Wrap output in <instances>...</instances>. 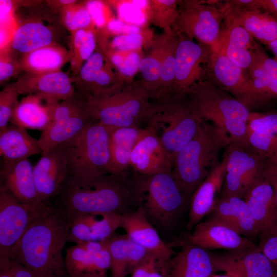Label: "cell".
I'll list each match as a JSON object with an SVG mask.
<instances>
[{"instance_id": "6da1fadb", "label": "cell", "mask_w": 277, "mask_h": 277, "mask_svg": "<svg viewBox=\"0 0 277 277\" xmlns=\"http://www.w3.org/2000/svg\"><path fill=\"white\" fill-rule=\"evenodd\" d=\"M126 172L93 177H74L68 175L55 198L54 205L67 219L82 214L131 212L137 197Z\"/></svg>"}, {"instance_id": "7a4b0ae2", "label": "cell", "mask_w": 277, "mask_h": 277, "mask_svg": "<svg viewBox=\"0 0 277 277\" xmlns=\"http://www.w3.org/2000/svg\"><path fill=\"white\" fill-rule=\"evenodd\" d=\"M67 220L54 204L30 224L10 255L36 277H68L63 251L67 241Z\"/></svg>"}, {"instance_id": "3957f363", "label": "cell", "mask_w": 277, "mask_h": 277, "mask_svg": "<svg viewBox=\"0 0 277 277\" xmlns=\"http://www.w3.org/2000/svg\"><path fill=\"white\" fill-rule=\"evenodd\" d=\"M185 98L199 121L212 123L225 131L231 142L250 146L247 135L250 111L230 93L206 78L190 87Z\"/></svg>"}, {"instance_id": "277c9868", "label": "cell", "mask_w": 277, "mask_h": 277, "mask_svg": "<svg viewBox=\"0 0 277 277\" xmlns=\"http://www.w3.org/2000/svg\"><path fill=\"white\" fill-rule=\"evenodd\" d=\"M230 142L225 131L212 123L201 122L194 136L176 154L172 173L190 199L210 172L220 163V153Z\"/></svg>"}, {"instance_id": "5b68a950", "label": "cell", "mask_w": 277, "mask_h": 277, "mask_svg": "<svg viewBox=\"0 0 277 277\" xmlns=\"http://www.w3.org/2000/svg\"><path fill=\"white\" fill-rule=\"evenodd\" d=\"M85 98L88 103L93 121L102 124L109 130L147 124L154 111L151 94L139 81L125 84L110 94Z\"/></svg>"}, {"instance_id": "8992f818", "label": "cell", "mask_w": 277, "mask_h": 277, "mask_svg": "<svg viewBox=\"0 0 277 277\" xmlns=\"http://www.w3.org/2000/svg\"><path fill=\"white\" fill-rule=\"evenodd\" d=\"M109 133L106 127L93 121L59 145L66 156L69 175L85 177L110 173Z\"/></svg>"}, {"instance_id": "52a82bcc", "label": "cell", "mask_w": 277, "mask_h": 277, "mask_svg": "<svg viewBox=\"0 0 277 277\" xmlns=\"http://www.w3.org/2000/svg\"><path fill=\"white\" fill-rule=\"evenodd\" d=\"M131 181L140 203L144 202L142 206L147 215L162 225L171 224L190 201L178 185L172 171L151 175L135 172Z\"/></svg>"}, {"instance_id": "ba28073f", "label": "cell", "mask_w": 277, "mask_h": 277, "mask_svg": "<svg viewBox=\"0 0 277 277\" xmlns=\"http://www.w3.org/2000/svg\"><path fill=\"white\" fill-rule=\"evenodd\" d=\"M152 101L154 111L147 125L161 134L165 149L174 159L194 136L201 122L189 109L185 95Z\"/></svg>"}, {"instance_id": "9c48e42d", "label": "cell", "mask_w": 277, "mask_h": 277, "mask_svg": "<svg viewBox=\"0 0 277 277\" xmlns=\"http://www.w3.org/2000/svg\"><path fill=\"white\" fill-rule=\"evenodd\" d=\"M47 4V3H46ZM23 13L16 10L17 25L9 50L21 56L38 48L58 43L63 27L60 16L46 5H28Z\"/></svg>"}, {"instance_id": "30bf717a", "label": "cell", "mask_w": 277, "mask_h": 277, "mask_svg": "<svg viewBox=\"0 0 277 277\" xmlns=\"http://www.w3.org/2000/svg\"><path fill=\"white\" fill-rule=\"evenodd\" d=\"M224 18L220 1H179L178 16L172 29L175 34L196 38L215 50Z\"/></svg>"}, {"instance_id": "8fae6325", "label": "cell", "mask_w": 277, "mask_h": 277, "mask_svg": "<svg viewBox=\"0 0 277 277\" xmlns=\"http://www.w3.org/2000/svg\"><path fill=\"white\" fill-rule=\"evenodd\" d=\"M227 157L226 173L221 195L244 199L249 190L264 179L265 159L251 147L230 142L224 150Z\"/></svg>"}, {"instance_id": "7c38bea8", "label": "cell", "mask_w": 277, "mask_h": 277, "mask_svg": "<svg viewBox=\"0 0 277 277\" xmlns=\"http://www.w3.org/2000/svg\"><path fill=\"white\" fill-rule=\"evenodd\" d=\"M93 121L88 103L75 92L57 105L52 123L38 138L43 154L69 141Z\"/></svg>"}, {"instance_id": "4fadbf2b", "label": "cell", "mask_w": 277, "mask_h": 277, "mask_svg": "<svg viewBox=\"0 0 277 277\" xmlns=\"http://www.w3.org/2000/svg\"><path fill=\"white\" fill-rule=\"evenodd\" d=\"M48 205H34L22 202L0 188V263L10 261L15 244Z\"/></svg>"}, {"instance_id": "5bb4252c", "label": "cell", "mask_w": 277, "mask_h": 277, "mask_svg": "<svg viewBox=\"0 0 277 277\" xmlns=\"http://www.w3.org/2000/svg\"><path fill=\"white\" fill-rule=\"evenodd\" d=\"M178 35L172 95H184L190 87L207 78V65L213 51L208 45Z\"/></svg>"}, {"instance_id": "9a60e30c", "label": "cell", "mask_w": 277, "mask_h": 277, "mask_svg": "<svg viewBox=\"0 0 277 277\" xmlns=\"http://www.w3.org/2000/svg\"><path fill=\"white\" fill-rule=\"evenodd\" d=\"M71 78L75 91L84 97L109 94L125 84L105 51L98 46L83 64L78 73Z\"/></svg>"}, {"instance_id": "2e32d148", "label": "cell", "mask_w": 277, "mask_h": 277, "mask_svg": "<svg viewBox=\"0 0 277 277\" xmlns=\"http://www.w3.org/2000/svg\"><path fill=\"white\" fill-rule=\"evenodd\" d=\"M221 6L224 17L241 26L261 43L268 46L277 39V18L256 0L221 1Z\"/></svg>"}, {"instance_id": "e0dca14e", "label": "cell", "mask_w": 277, "mask_h": 277, "mask_svg": "<svg viewBox=\"0 0 277 277\" xmlns=\"http://www.w3.org/2000/svg\"><path fill=\"white\" fill-rule=\"evenodd\" d=\"M210 253L214 270L224 271L229 277H273L277 274L258 246Z\"/></svg>"}, {"instance_id": "ac0fdd59", "label": "cell", "mask_w": 277, "mask_h": 277, "mask_svg": "<svg viewBox=\"0 0 277 277\" xmlns=\"http://www.w3.org/2000/svg\"><path fill=\"white\" fill-rule=\"evenodd\" d=\"M65 263L69 277H107L110 257L106 241H90L67 248Z\"/></svg>"}, {"instance_id": "d6986e66", "label": "cell", "mask_w": 277, "mask_h": 277, "mask_svg": "<svg viewBox=\"0 0 277 277\" xmlns=\"http://www.w3.org/2000/svg\"><path fill=\"white\" fill-rule=\"evenodd\" d=\"M245 72L251 89L250 112L277 99V60L270 57L260 44L256 46L252 63Z\"/></svg>"}, {"instance_id": "ffe728a7", "label": "cell", "mask_w": 277, "mask_h": 277, "mask_svg": "<svg viewBox=\"0 0 277 277\" xmlns=\"http://www.w3.org/2000/svg\"><path fill=\"white\" fill-rule=\"evenodd\" d=\"M207 78L248 109L251 89L246 72L220 49L213 50L211 54L207 65Z\"/></svg>"}, {"instance_id": "44dd1931", "label": "cell", "mask_w": 277, "mask_h": 277, "mask_svg": "<svg viewBox=\"0 0 277 277\" xmlns=\"http://www.w3.org/2000/svg\"><path fill=\"white\" fill-rule=\"evenodd\" d=\"M120 227L133 242L156 256L162 267L175 254L172 245L161 239L142 205L134 211L121 214Z\"/></svg>"}, {"instance_id": "7402d4cb", "label": "cell", "mask_w": 277, "mask_h": 277, "mask_svg": "<svg viewBox=\"0 0 277 277\" xmlns=\"http://www.w3.org/2000/svg\"><path fill=\"white\" fill-rule=\"evenodd\" d=\"M33 174L39 201L46 204H50L69 175L66 156L60 146L42 154L33 167Z\"/></svg>"}, {"instance_id": "603a6c76", "label": "cell", "mask_w": 277, "mask_h": 277, "mask_svg": "<svg viewBox=\"0 0 277 277\" xmlns=\"http://www.w3.org/2000/svg\"><path fill=\"white\" fill-rule=\"evenodd\" d=\"M183 242L207 251L215 249L231 251L256 247L251 240L233 228L212 219L199 222Z\"/></svg>"}, {"instance_id": "cb8c5ba5", "label": "cell", "mask_w": 277, "mask_h": 277, "mask_svg": "<svg viewBox=\"0 0 277 277\" xmlns=\"http://www.w3.org/2000/svg\"><path fill=\"white\" fill-rule=\"evenodd\" d=\"M173 160L155 131L147 125L132 150L130 167L136 173L151 175L172 171Z\"/></svg>"}, {"instance_id": "d4e9b609", "label": "cell", "mask_w": 277, "mask_h": 277, "mask_svg": "<svg viewBox=\"0 0 277 277\" xmlns=\"http://www.w3.org/2000/svg\"><path fill=\"white\" fill-rule=\"evenodd\" d=\"M222 160L201 183L190 201L186 228L190 230L206 215L212 212L217 201L216 195L222 189L226 173L227 157L223 153Z\"/></svg>"}, {"instance_id": "484cf974", "label": "cell", "mask_w": 277, "mask_h": 277, "mask_svg": "<svg viewBox=\"0 0 277 277\" xmlns=\"http://www.w3.org/2000/svg\"><path fill=\"white\" fill-rule=\"evenodd\" d=\"M214 271L210 252L184 242L162 268L163 277H210Z\"/></svg>"}, {"instance_id": "4316f807", "label": "cell", "mask_w": 277, "mask_h": 277, "mask_svg": "<svg viewBox=\"0 0 277 277\" xmlns=\"http://www.w3.org/2000/svg\"><path fill=\"white\" fill-rule=\"evenodd\" d=\"M61 101L44 94L26 95L19 102L10 123L26 129L42 132L52 123L55 109Z\"/></svg>"}, {"instance_id": "83f0119b", "label": "cell", "mask_w": 277, "mask_h": 277, "mask_svg": "<svg viewBox=\"0 0 277 277\" xmlns=\"http://www.w3.org/2000/svg\"><path fill=\"white\" fill-rule=\"evenodd\" d=\"M33 167L28 159L3 162L0 169V188L22 202L34 205L43 204L38 199Z\"/></svg>"}, {"instance_id": "f1b7e54d", "label": "cell", "mask_w": 277, "mask_h": 277, "mask_svg": "<svg viewBox=\"0 0 277 277\" xmlns=\"http://www.w3.org/2000/svg\"><path fill=\"white\" fill-rule=\"evenodd\" d=\"M19 94H44L60 101L65 100L75 92L71 76L62 70L49 73L23 72L15 82Z\"/></svg>"}, {"instance_id": "f546056e", "label": "cell", "mask_w": 277, "mask_h": 277, "mask_svg": "<svg viewBox=\"0 0 277 277\" xmlns=\"http://www.w3.org/2000/svg\"><path fill=\"white\" fill-rule=\"evenodd\" d=\"M258 44L243 27L227 18H224L217 49H220L245 71L248 69L252 63L253 53Z\"/></svg>"}, {"instance_id": "4dcf8cb0", "label": "cell", "mask_w": 277, "mask_h": 277, "mask_svg": "<svg viewBox=\"0 0 277 277\" xmlns=\"http://www.w3.org/2000/svg\"><path fill=\"white\" fill-rule=\"evenodd\" d=\"M247 135L252 149L277 165V113L250 112Z\"/></svg>"}, {"instance_id": "1f68e13d", "label": "cell", "mask_w": 277, "mask_h": 277, "mask_svg": "<svg viewBox=\"0 0 277 277\" xmlns=\"http://www.w3.org/2000/svg\"><path fill=\"white\" fill-rule=\"evenodd\" d=\"M244 200L259 234L269 233L277 228V202L272 187L265 178L249 190Z\"/></svg>"}, {"instance_id": "d6a6232c", "label": "cell", "mask_w": 277, "mask_h": 277, "mask_svg": "<svg viewBox=\"0 0 277 277\" xmlns=\"http://www.w3.org/2000/svg\"><path fill=\"white\" fill-rule=\"evenodd\" d=\"M210 219L221 222L246 238L259 234L255 221L245 201L236 196L217 199Z\"/></svg>"}, {"instance_id": "836d02e7", "label": "cell", "mask_w": 277, "mask_h": 277, "mask_svg": "<svg viewBox=\"0 0 277 277\" xmlns=\"http://www.w3.org/2000/svg\"><path fill=\"white\" fill-rule=\"evenodd\" d=\"M106 241L110 257V277H126L149 253L127 234L115 232Z\"/></svg>"}, {"instance_id": "e575fe53", "label": "cell", "mask_w": 277, "mask_h": 277, "mask_svg": "<svg viewBox=\"0 0 277 277\" xmlns=\"http://www.w3.org/2000/svg\"><path fill=\"white\" fill-rule=\"evenodd\" d=\"M38 154H43L38 140L31 136L26 129L11 124L0 131V155L3 163Z\"/></svg>"}, {"instance_id": "d590c367", "label": "cell", "mask_w": 277, "mask_h": 277, "mask_svg": "<svg viewBox=\"0 0 277 277\" xmlns=\"http://www.w3.org/2000/svg\"><path fill=\"white\" fill-rule=\"evenodd\" d=\"M144 131L139 127H121L110 130L109 173L120 174L130 167L132 150Z\"/></svg>"}, {"instance_id": "8d00e7d4", "label": "cell", "mask_w": 277, "mask_h": 277, "mask_svg": "<svg viewBox=\"0 0 277 277\" xmlns=\"http://www.w3.org/2000/svg\"><path fill=\"white\" fill-rule=\"evenodd\" d=\"M70 58L69 50L56 43L25 53L19 61L24 72L44 73L61 70Z\"/></svg>"}, {"instance_id": "74e56055", "label": "cell", "mask_w": 277, "mask_h": 277, "mask_svg": "<svg viewBox=\"0 0 277 277\" xmlns=\"http://www.w3.org/2000/svg\"><path fill=\"white\" fill-rule=\"evenodd\" d=\"M173 31L163 32L154 36L149 51L142 58L140 71L141 85L151 94V99L156 93L159 86L162 63L171 34Z\"/></svg>"}, {"instance_id": "f35d334b", "label": "cell", "mask_w": 277, "mask_h": 277, "mask_svg": "<svg viewBox=\"0 0 277 277\" xmlns=\"http://www.w3.org/2000/svg\"><path fill=\"white\" fill-rule=\"evenodd\" d=\"M98 46L94 26L70 33L69 37L71 76L76 75L83 64L92 55Z\"/></svg>"}, {"instance_id": "ab89813d", "label": "cell", "mask_w": 277, "mask_h": 277, "mask_svg": "<svg viewBox=\"0 0 277 277\" xmlns=\"http://www.w3.org/2000/svg\"><path fill=\"white\" fill-rule=\"evenodd\" d=\"M177 0H149L146 1L144 14L147 22L169 32L178 16Z\"/></svg>"}, {"instance_id": "60d3db41", "label": "cell", "mask_w": 277, "mask_h": 277, "mask_svg": "<svg viewBox=\"0 0 277 277\" xmlns=\"http://www.w3.org/2000/svg\"><path fill=\"white\" fill-rule=\"evenodd\" d=\"M105 53L121 79L126 84L132 82L140 71L141 62L144 56L143 49L125 51L106 49Z\"/></svg>"}, {"instance_id": "b9f144b4", "label": "cell", "mask_w": 277, "mask_h": 277, "mask_svg": "<svg viewBox=\"0 0 277 277\" xmlns=\"http://www.w3.org/2000/svg\"><path fill=\"white\" fill-rule=\"evenodd\" d=\"M91 241L101 242L110 237L120 227L121 214L103 212L84 214Z\"/></svg>"}, {"instance_id": "7bdbcfd3", "label": "cell", "mask_w": 277, "mask_h": 277, "mask_svg": "<svg viewBox=\"0 0 277 277\" xmlns=\"http://www.w3.org/2000/svg\"><path fill=\"white\" fill-rule=\"evenodd\" d=\"M154 36L151 29L144 27L138 31L112 37L108 43L106 50L125 51L149 49L153 43Z\"/></svg>"}, {"instance_id": "ee69618b", "label": "cell", "mask_w": 277, "mask_h": 277, "mask_svg": "<svg viewBox=\"0 0 277 277\" xmlns=\"http://www.w3.org/2000/svg\"><path fill=\"white\" fill-rule=\"evenodd\" d=\"M59 16L63 26L70 33L94 26L84 1L65 8Z\"/></svg>"}, {"instance_id": "f6af8a7d", "label": "cell", "mask_w": 277, "mask_h": 277, "mask_svg": "<svg viewBox=\"0 0 277 277\" xmlns=\"http://www.w3.org/2000/svg\"><path fill=\"white\" fill-rule=\"evenodd\" d=\"M19 95L15 82L7 84L0 92V131L9 126Z\"/></svg>"}, {"instance_id": "bcb514c9", "label": "cell", "mask_w": 277, "mask_h": 277, "mask_svg": "<svg viewBox=\"0 0 277 277\" xmlns=\"http://www.w3.org/2000/svg\"><path fill=\"white\" fill-rule=\"evenodd\" d=\"M85 4L91 15L95 26L97 37L101 38L104 35L109 22L114 18L110 5L107 1H85Z\"/></svg>"}, {"instance_id": "7dc6e473", "label": "cell", "mask_w": 277, "mask_h": 277, "mask_svg": "<svg viewBox=\"0 0 277 277\" xmlns=\"http://www.w3.org/2000/svg\"><path fill=\"white\" fill-rule=\"evenodd\" d=\"M19 58L9 49L0 52V84L6 85L9 80L23 73Z\"/></svg>"}, {"instance_id": "c3c4849f", "label": "cell", "mask_w": 277, "mask_h": 277, "mask_svg": "<svg viewBox=\"0 0 277 277\" xmlns=\"http://www.w3.org/2000/svg\"><path fill=\"white\" fill-rule=\"evenodd\" d=\"M162 268L156 256L149 253L133 269L131 277H163Z\"/></svg>"}, {"instance_id": "681fc988", "label": "cell", "mask_w": 277, "mask_h": 277, "mask_svg": "<svg viewBox=\"0 0 277 277\" xmlns=\"http://www.w3.org/2000/svg\"><path fill=\"white\" fill-rule=\"evenodd\" d=\"M258 247L277 270V228L269 233L262 235Z\"/></svg>"}, {"instance_id": "f907efd6", "label": "cell", "mask_w": 277, "mask_h": 277, "mask_svg": "<svg viewBox=\"0 0 277 277\" xmlns=\"http://www.w3.org/2000/svg\"><path fill=\"white\" fill-rule=\"evenodd\" d=\"M264 175L265 179L272 187L277 202V165L265 160Z\"/></svg>"}, {"instance_id": "816d5d0a", "label": "cell", "mask_w": 277, "mask_h": 277, "mask_svg": "<svg viewBox=\"0 0 277 277\" xmlns=\"http://www.w3.org/2000/svg\"><path fill=\"white\" fill-rule=\"evenodd\" d=\"M10 269L14 277H36L28 268L13 260H10Z\"/></svg>"}, {"instance_id": "f5cc1de1", "label": "cell", "mask_w": 277, "mask_h": 277, "mask_svg": "<svg viewBox=\"0 0 277 277\" xmlns=\"http://www.w3.org/2000/svg\"><path fill=\"white\" fill-rule=\"evenodd\" d=\"M257 4L277 18V0H256Z\"/></svg>"}, {"instance_id": "db71d44e", "label": "cell", "mask_w": 277, "mask_h": 277, "mask_svg": "<svg viewBox=\"0 0 277 277\" xmlns=\"http://www.w3.org/2000/svg\"><path fill=\"white\" fill-rule=\"evenodd\" d=\"M10 261L0 263V277H14L10 269Z\"/></svg>"}, {"instance_id": "11a10c76", "label": "cell", "mask_w": 277, "mask_h": 277, "mask_svg": "<svg viewBox=\"0 0 277 277\" xmlns=\"http://www.w3.org/2000/svg\"><path fill=\"white\" fill-rule=\"evenodd\" d=\"M268 47L274 54V58L277 60V39L270 43Z\"/></svg>"}, {"instance_id": "9f6ffc18", "label": "cell", "mask_w": 277, "mask_h": 277, "mask_svg": "<svg viewBox=\"0 0 277 277\" xmlns=\"http://www.w3.org/2000/svg\"><path fill=\"white\" fill-rule=\"evenodd\" d=\"M210 277H229V276L226 274L225 275H217V274H212L210 276Z\"/></svg>"}, {"instance_id": "6f0895ef", "label": "cell", "mask_w": 277, "mask_h": 277, "mask_svg": "<svg viewBox=\"0 0 277 277\" xmlns=\"http://www.w3.org/2000/svg\"><path fill=\"white\" fill-rule=\"evenodd\" d=\"M273 277H277V274L276 275H275Z\"/></svg>"}, {"instance_id": "680465c9", "label": "cell", "mask_w": 277, "mask_h": 277, "mask_svg": "<svg viewBox=\"0 0 277 277\" xmlns=\"http://www.w3.org/2000/svg\"><path fill=\"white\" fill-rule=\"evenodd\" d=\"M68 277H69V276H68Z\"/></svg>"}]
</instances>
